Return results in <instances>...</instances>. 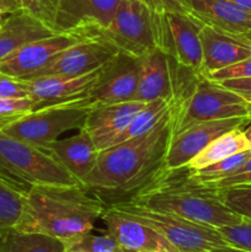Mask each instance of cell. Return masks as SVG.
I'll return each instance as SVG.
<instances>
[{"mask_svg":"<svg viewBox=\"0 0 251 252\" xmlns=\"http://www.w3.org/2000/svg\"><path fill=\"white\" fill-rule=\"evenodd\" d=\"M203 75L155 48L140 58V74L133 101H167L176 115L193 94Z\"/></svg>","mask_w":251,"mask_h":252,"instance_id":"5b68a950","label":"cell"},{"mask_svg":"<svg viewBox=\"0 0 251 252\" xmlns=\"http://www.w3.org/2000/svg\"><path fill=\"white\" fill-rule=\"evenodd\" d=\"M204 252H249V251L233 248V246H223V248H217V249H213V250H208Z\"/></svg>","mask_w":251,"mask_h":252,"instance_id":"f35d334b","label":"cell"},{"mask_svg":"<svg viewBox=\"0 0 251 252\" xmlns=\"http://www.w3.org/2000/svg\"><path fill=\"white\" fill-rule=\"evenodd\" d=\"M212 81H223L230 79H248L251 78V56L235 64L225 66L206 76Z\"/></svg>","mask_w":251,"mask_h":252,"instance_id":"1f68e13d","label":"cell"},{"mask_svg":"<svg viewBox=\"0 0 251 252\" xmlns=\"http://www.w3.org/2000/svg\"><path fill=\"white\" fill-rule=\"evenodd\" d=\"M22 10L21 0H0V14L4 16Z\"/></svg>","mask_w":251,"mask_h":252,"instance_id":"74e56055","label":"cell"},{"mask_svg":"<svg viewBox=\"0 0 251 252\" xmlns=\"http://www.w3.org/2000/svg\"><path fill=\"white\" fill-rule=\"evenodd\" d=\"M218 230L229 246L251 252V219L243 218L240 223L221 226Z\"/></svg>","mask_w":251,"mask_h":252,"instance_id":"4dcf8cb0","label":"cell"},{"mask_svg":"<svg viewBox=\"0 0 251 252\" xmlns=\"http://www.w3.org/2000/svg\"><path fill=\"white\" fill-rule=\"evenodd\" d=\"M65 252H79V251H65Z\"/></svg>","mask_w":251,"mask_h":252,"instance_id":"ee69618b","label":"cell"},{"mask_svg":"<svg viewBox=\"0 0 251 252\" xmlns=\"http://www.w3.org/2000/svg\"><path fill=\"white\" fill-rule=\"evenodd\" d=\"M125 252H157V251H132V250H125Z\"/></svg>","mask_w":251,"mask_h":252,"instance_id":"b9f144b4","label":"cell"},{"mask_svg":"<svg viewBox=\"0 0 251 252\" xmlns=\"http://www.w3.org/2000/svg\"><path fill=\"white\" fill-rule=\"evenodd\" d=\"M214 189H226L234 186H251V155L239 169L231 172L224 179L218 180L212 184H204Z\"/></svg>","mask_w":251,"mask_h":252,"instance_id":"d6a6232c","label":"cell"},{"mask_svg":"<svg viewBox=\"0 0 251 252\" xmlns=\"http://www.w3.org/2000/svg\"><path fill=\"white\" fill-rule=\"evenodd\" d=\"M221 201L229 209L243 218L251 219V186L218 189Z\"/></svg>","mask_w":251,"mask_h":252,"instance_id":"f1b7e54d","label":"cell"},{"mask_svg":"<svg viewBox=\"0 0 251 252\" xmlns=\"http://www.w3.org/2000/svg\"><path fill=\"white\" fill-rule=\"evenodd\" d=\"M249 117L208 121L192 126L177 134H172L166 154V167L176 169L186 166L212 140L229 130L243 127Z\"/></svg>","mask_w":251,"mask_h":252,"instance_id":"2e32d148","label":"cell"},{"mask_svg":"<svg viewBox=\"0 0 251 252\" xmlns=\"http://www.w3.org/2000/svg\"><path fill=\"white\" fill-rule=\"evenodd\" d=\"M106 204L83 185H38L26 191L25 209L15 226L70 244L91 233Z\"/></svg>","mask_w":251,"mask_h":252,"instance_id":"7a4b0ae2","label":"cell"},{"mask_svg":"<svg viewBox=\"0 0 251 252\" xmlns=\"http://www.w3.org/2000/svg\"><path fill=\"white\" fill-rule=\"evenodd\" d=\"M4 15H2V14H0V25H1V22H2V20H4Z\"/></svg>","mask_w":251,"mask_h":252,"instance_id":"7bdbcfd3","label":"cell"},{"mask_svg":"<svg viewBox=\"0 0 251 252\" xmlns=\"http://www.w3.org/2000/svg\"><path fill=\"white\" fill-rule=\"evenodd\" d=\"M172 111L169 102L162 98L149 101L144 105V107L134 116L128 127L121 133L115 140L113 145L118 143L126 142V140L133 139V138L142 137L152 132L167 115ZM112 145V147H113Z\"/></svg>","mask_w":251,"mask_h":252,"instance_id":"d4e9b609","label":"cell"},{"mask_svg":"<svg viewBox=\"0 0 251 252\" xmlns=\"http://www.w3.org/2000/svg\"><path fill=\"white\" fill-rule=\"evenodd\" d=\"M155 46L203 75L201 31L204 24L191 14L153 11Z\"/></svg>","mask_w":251,"mask_h":252,"instance_id":"30bf717a","label":"cell"},{"mask_svg":"<svg viewBox=\"0 0 251 252\" xmlns=\"http://www.w3.org/2000/svg\"><path fill=\"white\" fill-rule=\"evenodd\" d=\"M22 10L33 15L53 30L54 0H21Z\"/></svg>","mask_w":251,"mask_h":252,"instance_id":"836d02e7","label":"cell"},{"mask_svg":"<svg viewBox=\"0 0 251 252\" xmlns=\"http://www.w3.org/2000/svg\"><path fill=\"white\" fill-rule=\"evenodd\" d=\"M63 241L16 228L0 230V252H65Z\"/></svg>","mask_w":251,"mask_h":252,"instance_id":"cb8c5ba5","label":"cell"},{"mask_svg":"<svg viewBox=\"0 0 251 252\" xmlns=\"http://www.w3.org/2000/svg\"><path fill=\"white\" fill-rule=\"evenodd\" d=\"M83 36L106 39L121 52L142 58L157 48L153 11L140 0H121L110 24L83 32Z\"/></svg>","mask_w":251,"mask_h":252,"instance_id":"9c48e42d","label":"cell"},{"mask_svg":"<svg viewBox=\"0 0 251 252\" xmlns=\"http://www.w3.org/2000/svg\"><path fill=\"white\" fill-rule=\"evenodd\" d=\"M94 103L90 100L51 106L30 112L0 132L38 148H46L63 133L84 128Z\"/></svg>","mask_w":251,"mask_h":252,"instance_id":"52a82bcc","label":"cell"},{"mask_svg":"<svg viewBox=\"0 0 251 252\" xmlns=\"http://www.w3.org/2000/svg\"><path fill=\"white\" fill-rule=\"evenodd\" d=\"M127 201L217 229L243 220V217L224 204L219 189L199 182L187 165L176 169L165 167Z\"/></svg>","mask_w":251,"mask_h":252,"instance_id":"3957f363","label":"cell"},{"mask_svg":"<svg viewBox=\"0 0 251 252\" xmlns=\"http://www.w3.org/2000/svg\"><path fill=\"white\" fill-rule=\"evenodd\" d=\"M246 150H251V144L244 134L243 127H239L212 140L201 153H198L187 164V166L189 169L199 170L219 160H223L238 153L246 152Z\"/></svg>","mask_w":251,"mask_h":252,"instance_id":"603a6c76","label":"cell"},{"mask_svg":"<svg viewBox=\"0 0 251 252\" xmlns=\"http://www.w3.org/2000/svg\"><path fill=\"white\" fill-rule=\"evenodd\" d=\"M54 33L51 27L25 10L6 15L0 25V61L21 47Z\"/></svg>","mask_w":251,"mask_h":252,"instance_id":"7402d4cb","label":"cell"},{"mask_svg":"<svg viewBox=\"0 0 251 252\" xmlns=\"http://www.w3.org/2000/svg\"><path fill=\"white\" fill-rule=\"evenodd\" d=\"M147 102L128 101L111 105H94L84 128L98 152L112 147L118 135L128 127Z\"/></svg>","mask_w":251,"mask_h":252,"instance_id":"ac0fdd59","label":"cell"},{"mask_svg":"<svg viewBox=\"0 0 251 252\" xmlns=\"http://www.w3.org/2000/svg\"><path fill=\"white\" fill-rule=\"evenodd\" d=\"M33 111L31 98H0V129Z\"/></svg>","mask_w":251,"mask_h":252,"instance_id":"f546056e","label":"cell"},{"mask_svg":"<svg viewBox=\"0 0 251 252\" xmlns=\"http://www.w3.org/2000/svg\"><path fill=\"white\" fill-rule=\"evenodd\" d=\"M120 49L100 37L85 36L80 42L62 52L39 76H78L102 68L112 61Z\"/></svg>","mask_w":251,"mask_h":252,"instance_id":"5bb4252c","label":"cell"},{"mask_svg":"<svg viewBox=\"0 0 251 252\" xmlns=\"http://www.w3.org/2000/svg\"><path fill=\"white\" fill-rule=\"evenodd\" d=\"M202 69L207 76L251 56V42L204 25L201 31Z\"/></svg>","mask_w":251,"mask_h":252,"instance_id":"ffe728a7","label":"cell"},{"mask_svg":"<svg viewBox=\"0 0 251 252\" xmlns=\"http://www.w3.org/2000/svg\"><path fill=\"white\" fill-rule=\"evenodd\" d=\"M107 207L149 225L180 252H204L229 246L217 228L191 221L176 214L155 211L130 201Z\"/></svg>","mask_w":251,"mask_h":252,"instance_id":"8992f818","label":"cell"},{"mask_svg":"<svg viewBox=\"0 0 251 252\" xmlns=\"http://www.w3.org/2000/svg\"><path fill=\"white\" fill-rule=\"evenodd\" d=\"M0 176L27 189L38 185H81L47 150L0 132Z\"/></svg>","mask_w":251,"mask_h":252,"instance_id":"277c9868","label":"cell"},{"mask_svg":"<svg viewBox=\"0 0 251 252\" xmlns=\"http://www.w3.org/2000/svg\"><path fill=\"white\" fill-rule=\"evenodd\" d=\"M26 191L0 176V230L15 228L25 209Z\"/></svg>","mask_w":251,"mask_h":252,"instance_id":"484cf974","label":"cell"},{"mask_svg":"<svg viewBox=\"0 0 251 252\" xmlns=\"http://www.w3.org/2000/svg\"><path fill=\"white\" fill-rule=\"evenodd\" d=\"M230 1L235 2L239 6L244 7V9H246L248 11L251 12V0H230Z\"/></svg>","mask_w":251,"mask_h":252,"instance_id":"60d3db41","label":"cell"},{"mask_svg":"<svg viewBox=\"0 0 251 252\" xmlns=\"http://www.w3.org/2000/svg\"><path fill=\"white\" fill-rule=\"evenodd\" d=\"M191 15L207 26L251 42V12L230 0H191Z\"/></svg>","mask_w":251,"mask_h":252,"instance_id":"d6986e66","label":"cell"},{"mask_svg":"<svg viewBox=\"0 0 251 252\" xmlns=\"http://www.w3.org/2000/svg\"><path fill=\"white\" fill-rule=\"evenodd\" d=\"M102 70L103 66L84 75H47L26 81L33 111L88 100Z\"/></svg>","mask_w":251,"mask_h":252,"instance_id":"7c38bea8","label":"cell"},{"mask_svg":"<svg viewBox=\"0 0 251 252\" xmlns=\"http://www.w3.org/2000/svg\"><path fill=\"white\" fill-rule=\"evenodd\" d=\"M224 88L234 91L244 98L246 102L251 103V78L248 79H230V80L216 81Z\"/></svg>","mask_w":251,"mask_h":252,"instance_id":"8d00e7d4","label":"cell"},{"mask_svg":"<svg viewBox=\"0 0 251 252\" xmlns=\"http://www.w3.org/2000/svg\"><path fill=\"white\" fill-rule=\"evenodd\" d=\"M84 37L75 32H65L31 42L0 61V74L22 81L36 79L62 52L80 42Z\"/></svg>","mask_w":251,"mask_h":252,"instance_id":"8fae6325","label":"cell"},{"mask_svg":"<svg viewBox=\"0 0 251 252\" xmlns=\"http://www.w3.org/2000/svg\"><path fill=\"white\" fill-rule=\"evenodd\" d=\"M101 219L107 226V233L117 240L123 250L180 252L149 225L110 207H106Z\"/></svg>","mask_w":251,"mask_h":252,"instance_id":"e0dca14e","label":"cell"},{"mask_svg":"<svg viewBox=\"0 0 251 252\" xmlns=\"http://www.w3.org/2000/svg\"><path fill=\"white\" fill-rule=\"evenodd\" d=\"M171 137L172 111L148 134L101 150L83 186L106 206L127 201L166 167Z\"/></svg>","mask_w":251,"mask_h":252,"instance_id":"6da1fadb","label":"cell"},{"mask_svg":"<svg viewBox=\"0 0 251 252\" xmlns=\"http://www.w3.org/2000/svg\"><path fill=\"white\" fill-rule=\"evenodd\" d=\"M66 251L79 252H125L122 246L117 243L111 234L93 235L91 233L81 236L75 243L70 244Z\"/></svg>","mask_w":251,"mask_h":252,"instance_id":"83f0119b","label":"cell"},{"mask_svg":"<svg viewBox=\"0 0 251 252\" xmlns=\"http://www.w3.org/2000/svg\"><path fill=\"white\" fill-rule=\"evenodd\" d=\"M243 132L244 134H245L246 139H248L249 143L251 144V116L249 117V120L246 121L245 125L243 126Z\"/></svg>","mask_w":251,"mask_h":252,"instance_id":"ab89813d","label":"cell"},{"mask_svg":"<svg viewBox=\"0 0 251 252\" xmlns=\"http://www.w3.org/2000/svg\"><path fill=\"white\" fill-rule=\"evenodd\" d=\"M43 149L53 155L81 185L93 171L100 153L85 128L79 129L75 135L57 139Z\"/></svg>","mask_w":251,"mask_h":252,"instance_id":"44dd1931","label":"cell"},{"mask_svg":"<svg viewBox=\"0 0 251 252\" xmlns=\"http://www.w3.org/2000/svg\"><path fill=\"white\" fill-rule=\"evenodd\" d=\"M250 155L251 150L238 153V154H234L231 157L225 158V159L219 160V161L208 165L206 167H202L199 170L192 169V175L202 184H212V182L224 179L228 175H230L231 172L235 171L236 169H239L249 159Z\"/></svg>","mask_w":251,"mask_h":252,"instance_id":"4316f807","label":"cell"},{"mask_svg":"<svg viewBox=\"0 0 251 252\" xmlns=\"http://www.w3.org/2000/svg\"><path fill=\"white\" fill-rule=\"evenodd\" d=\"M154 12L191 14V0H140Z\"/></svg>","mask_w":251,"mask_h":252,"instance_id":"d590c367","label":"cell"},{"mask_svg":"<svg viewBox=\"0 0 251 252\" xmlns=\"http://www.w3.org/2000/svg\"><path fill=\"white\" fill-rule=\"evenodd\" d=\"M249 116H251V103L203 75L191 97L176 115H172V134L202 122Z\"/></svg>","mask_w":251,"mask_h":252,"instance_id":"ba28073f","label":"cell"},{"mask_svg":"<svg viewBox=\"0 0 251 252\" xmlns=\"http://www.w3.org/2000/svg\"><path fill=\"white\" fill-rule=\"evenodd\" d=\"M140 74V58L125 52L103 66L102 74L90 94L94 105H111L133 101L138 89Z\"/></svg>","mask_w":251,"mask_h":252,"instance_id":"4fadbf2b","label":"cell"},{"mask_svg":"<svg viewBox=\"0 0 251 252\" xmlns=\"http://www.w3.org/2000/svg\"><path fill=\"white\" fill-rule=\"evenodd\" d=\"M121 0H54L53 31L83 33L106 27Z\"/></svg>","mask_w":251,"mask_h":252,"instance_id":"9a60e30c","label":"cell"},{"mask_svg":"<svg viewBox=\"0 0 251 252\" xmlns=\"http://www.w3.org/2000/svg\"><path fill=\"white\" fill-rule=\"evenodd\" d=\"M0 98H30L26 81L0 74Z\"/></svg>","mask_w":251,"mask_h":252,"instance_id":"e575fe53","label":"cell"}]
</instances>
